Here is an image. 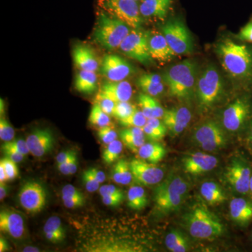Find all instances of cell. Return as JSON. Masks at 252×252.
Masks as SVG:
<instances>
[{"instance_id": "obj_1", "label": "cell", "mask_w": 252, "mask_h": 252, "mask_svg": "<svg viewBox=\"0 0 252 252\" xmlns=\"http://www.w3.org/2000/svg\"><path fill=\"white\" fill-rule=\"evenodd\" d=\"M215 52L230 77L240 82L252 81V46L223 39L217 43Z\"/></svg>"}, {"instance_id": "obj_2", "label": "cell", "mask_w": 252, "mask_h": 252, "mask_svg": "<svg viewBox=\"0 0 252 252\" xmlns=\"http://www.w3.org/2000/svg\"><path fill=\"white\" fill-rule=\"evenodd\" d=\"M199 73L197 63L187 59L169 67L162 78L172 97L190 100L195 95Z\"/></svg>"}, {"instance_id": "obj_3", "label": "cell", "mask_w": 252, "mask_h": 252, "mask_svg": "<svg viewBox=\"0 0 252 252\" xmlns=\"http://www.w3.org/2000/svg\"><path fill=\"white\" fill-rule=\"evenodd\" d=\"M190 190L189 181L180 175L170 174L158 184L154 191V201L158 211L163 214L177 211L185 203Z\"/></svg>"}, {"instance_id": "obj_4", "label": "cell", "mask_w": 252, "mask_h": 252, "mask_svg": "<svg viewBox=\"0 0 252 252\" xmlns=\"http://www.w3.org/2000/svg\"><path fill=\"white\" fill-rule=\"evenodd\" d=\"M184 224L194 238L211 240L218 238L224 232L220 218L208 208L197 205L190 209L183 218Z\"/></svg>"}, {"instance_id": "obj_5", "label": "cell", "mask_w": 252, "mask_h": 252, "mask_svg": "<svg viewBox=\"0 0 252 252\" xmlns=\"http://www.w3.org/2000/svg\"><path fill=\"white\" fill-rule=\"evenodd\" d=\"M224 93V83L220 71L213 64H209L199 73L195 97L202 110L211 109L220 102Z\"/></svg>"}, {"instance_id": "obj_6", "label": "cell", "mask_w": 252, "mask_h": 252, "mask_svg": "<svg viewBox=\"0 0 252 252\" xmlns=\"http://www.w3.org/2000/svg\"><path fill=\"white\" fill-rule=\"evenodd\" d=\"M131 30L126 23L102 11L94 26V41L104 49H115L119 48Z\"/></svg>"}, {"instance_id": "obj_7", "label": "cell", "mask_w": 252, "mask_h": 252, "mask_svg": "<svg viewBox=\"0 0 252 252\" xmlns=\"http://www.w3.org/2000/svg\"><path fill=\"white\" fill-rule=\"evenodd\" d=\"M160 32L176 54L189 55L193 52V36L182 18L177 16L167 20L160 26Z\"/></svg>"}, {"instance_id": "obj_8", "label": "cell", "mask_w": 252, "mask_h": 252, "mask_svg": "<svg viewBox=\"0 0 252 252\" xmlns=\"http://www.w3.org/2000/svg\"><path fill=\"white\" fill-rule=\"evenodd\" d=\"M99 6L104 12L126 23L131 29L142 28L144 18L140 4L134 0H99Z\"/></svg>"}, {"instance_id": "obj_9", "label": "cell", "mask_w": 252, "mask_h": 252, "mask_svg": "<svg viewBox=\"0 0 252 252\" xmlns=\"http://www.w3.org/2000/svg\"><path fill=\"white\" fill-rule=\"evenodd\" d=\"M149 35L150 31H144L142 28L132 29L119 49L127 57L144 65H150L154 63V60L149 53Z\"/></svg>"}, {"instance_id": "obj_10", "label": "cell", "mask_w": 252, "mask_h": 252, "mask_svg": "<svg viewBox=\"0 0 252 252\" xmlns=\"http://www.w3.org/2000/svg\"><path fill=\"white\" fill-rule=\"evenodd\" d=\"M192 140L206 152L219 150L227 143V137L223 127L219 123L211 120L203 123L195 129Z\"/></svg>"}, {"instance_id": "obj_11", "label": "cell", "mask_w": 252, "mask_h": 252, "mask_svg": "<svg viewBox=\"0 0 252 252\" xmlns=\"http://www.w3.org/2000/svg\"><path fill=\"white\" fill-rule=\"evenodd\" d=\"M21 206L31 214L39 213L44 210L47 203L45 187L36 181L30 180L21 186L18 193Z\"/></svg>"}, {"instance_id": "obj_12", "label": "cell", "mask_w": 252, "mask_h": 252, "mask_svg": "<svg viewBox=\"0 0 252 252\" xmlns=\"http://www.w3.org/2000/svg\"><path fill=\"white\" fill-rule=\"evenodd\" d=\"M251 177V168L248 162L240 158H233L225 172V178L232 188L243 195L250 192Z\"/></svg>"}, {"instance_id": "obj_13", "label": "cell", "mask_w": 252, "mask_h": 252, "mask_svg": "<svg viewBox=\"0 0 252 252\" xmlns=\"http://www.w3.org/2000/svg\"><path fill=\"white\" fill-rule=\"evenodd\" d=\"M250 113V104L248 99L247 97H239L223 112V127L230 132H237L246 122Z\"/></svg>"}, {"instance_id": "obj_14", "label": "cell", "mask_w": 252, "mask_h": 252, "mask_svg": "<svg viewBox=\"0 0 252 252\" xmlns=\"http://www.w3.org/2000/svg\"><path fill=\"white\" fill-rule=\"evenodd\" d=\"M99 70L109 81H119L130 77L134 68L128 61L119 55L108 54L104 56Z\"/></svg>"}, {"instance_id": "obj_15", "label": "cell", "mask_w": 252, "mask_h": 252, "mask_svg": "<svg viewBox=\"0 0 252 252\" xmlns=\"http://www.w3.org/2000/svg\"><path fill=\"white\" fill-rule=\"evenodd\" d=\"M130 167L133 180L139 185H157L163 180V170L155 164L143 159H132L130 162Z\"/></svg>"}, {"instance_id": "obj_16", "label": "cell", "mask_w": 252, "mask_h": 252, "mask_svg": "<svg viewBox=\"0 0 252 252\" xmlns=\"http://www.w3.org/2000/svg\"><path fill=\"white\" fill-rule=\"evenodd\" d=\"M32 155L36 158L44 157L54 148L55 137L48 127L36 128L26 139Z\"/></svg>"}, {"instance_id": "obj_17", "label": "cell", "mask_w": 252, "mask_h": 252, "mask_svg": "<svg viewBox=\"0 0 252 252\" xmlns=\"http://www.w3.org/2000/svg\"><path fill=\"white\" fill-rule=\"evenodd\" d=\"M219 160L214 156L203 152H195L186 156L182 160L184 170L193 175L210 172L218 165Z\"/></svg>"}, {"instance_id": "obj_18", "label": "cell", "mask_w": 252, "mask_h": 252, "mask_svg": "<svg viewBox=\"0 0 252 252\" xmlns=\"http://www.w3.org/2000/svg\"><path fill=\"white\" fill-rule=\"evenodd\" d=\"M133 94V89L128 81H108L103 83L99 88L97 97H106L116 103L129 102Z\"/></svg>"}, {"instance_id": "obj_19", "label": "cell", "mask_w": 252, "mask_h": 252, "mask_svg": "<svg viewBox=\"0 0 252 252\" xmlns=\"http://www.w3.org/2000/svg\"><path fill=\"white\" fill-rule=\"evenodd\" d=\"M191 120V112L187 107H175L165 111L162 122L172 135H178L185 131Z\"/></svg>"}, {"instance_id": "obj_20", "label": "cell", "mask_w": 252, "mask_h": 252, "mask_svg": "<svg viewBox=\"0 0 252 252\" xmlns=\"http://www.w3.org/2000/svg\"><path fill=\"white\" fill-rule=\"evenodd\" d=\"M149 48L152 59L159 63L170 62L177 56L161 32L150 31Z\"/></svg>"}, {"instance_id": "obj_21", "label": "cell", "mask_w": 252, "mask_h": 252, "mask_svg": "<svg viewBox=\"0 0 252 252\" xmlns=\"http://www.w3.org/2000/svg\"><path fill=\"white\" fill-rule=\"evenodd\" d=\"M0 230L14 239H21L25 235L24 220L20 214L9 210L0 212Z\"/></svg>"}, {"instance_id": "obj_22", "label": "cell", "mask_w": 252, "mask_h": 252, "mask_svg": "<svg viewBox=\"0 0 252 252\" xmlns=\"http://www.w3.org/2000/svg\"><path fill=\"white\" fill-rule=\"evenodd\" d=\"M74 64L81 70L96 72L99 69V63L94 50L86 44L74 46L72 51Z\"/></svg>"}, {"instance_id": "obj_23", "label": "cell", "mask_w": 252, "mask_h": 252, "mask_svg": "<svg viewBox=\"0 0 252 252\" xmlns=\"http://www.w3.org/2000/svg\"><path fill=\"white\" fill-rule=\"evenodd\" d=\"M230 215L232 220L240 225H245L252 220V201L244 198H235L230 201Z\"/></svg>"}, {"instance_id": "obj_24", "label": "cell", "mask_w": 252, "mask_h": 252, "mask_svg": "<svg viewBox=\"0 0 252 252\" xmlns=\"http://www.w3.org/2000/svg\"><path fill=\"white\" fill-rule=\"evenodd\" d=\"M171 3V0H142L140 4L141 14L145 18L164 19L166 17Z\"/></svg>"}, {"instance_id": "obj_25", "label": "cell", "mask_w": 252, "mask_h": 252, "mask_svg": "<svg viewBox=\"0 0 252 252\" xmlns=\"http://www.w3.org/2000/svg\"><path fill=\"white\" fill-rule=\"evenodd\" d=\"M165 84L162 76L157 73H145L137 79V85L142 92L153 97L164 92Z\"/></svg>"}, {"instance_id": "obj_26", "label": "cell", "mask_w": 252, "mask_h": 252, "mask_svg": "<svg viewBox=\"0 0 252 252\" xmlns=\"http://www.w3.org/2000/svg\"><path fill=\"white\" fill-rule=\"evenodd\" d=\"M119 137L125 147L137 154L145 141V134L142 127H126L120 131Z\"/></svg>"}, {"instance_id": "obj_27", "label": "cell", "mask_w": 252, "mask_h": 252, "mask_svg": "<svg viewBox=\"0 0 252 252\" xmlns=\"http://www.w3.org/2000/svg\"><path fill=\"white\" fill-rule=\"evenodd\" d=\"M138 103L141 111L147 119L152 118L160 119L163 117L165 111L155 97L143 93L138 96Z\"/></svg>"}, {"instance_id": "obj_28", "label": "cell", "mask_w": 252, "mask_h": 252, "mask_svg": "<svg viewBox=\"0 0 252 252\" xmlns=\"http://www.w3.org/2000/svg\"><path fill=\"white\" fill-rule=\"evenodd\" d=\"M74 87L81 94H94L97 89V77L95 72L80 70L76 77Z\"/></svg>"}, {"instance_id": "obj_29", "label": "cell", "mask_w": 252, "mask_h": 252, "mask_svg": "<svg viewBox=\"0 0 252 252\" xmlns=\"http://www.w3.org/2000/svg\"><path fill=\"white\" fill-rule=\"evenodd\" d=\"M200 194L210 205H217L226 200V195L220 185L215 182H204L200 187Z\"/></svg>"}, {"instance_id": "obj_30", "label": "cell", "mask_w": 252, "mask_h": 252, "mask_svg": "<svg viewBox=\"0 0 252 252\" xmlns=\"http://www.w3.org/2000/svg\"><path fill=\"white\" fill-rule=\"evenodd\" d=\"M46 238L52 243H59L65 239L66 232L59 217H50L44 226Z\"/></svg>"}, {"instance_id": "obj_31", "label": "cell", "mask_w": 252, "mask_h": 252, "mask_svg": "<svg viewBox=\"0 0 252 252\" xmlns=\"http://www.w3.org/2000/svg\"><path fill=\"white\" fill-rule=\"evenodd\" d=\"M140 158L151 163L157 164L161 161L166 154V150L162 144L157 142L144 143L139 149Z\"/></svg>"}, {"instance_id": "obj_32", "label": "cell", "mask_w": 252, "mask_h": 252, "mask_svg": "<svg viewBox=\"0 0 252 252\" xmlns=\"http://www.w3.org/2000/svg\"><path fill=\"white\" fill-rule=\"evenodd\" d=\"M112 180L119 185H127L133 180L132 172L130 167V162L125 159H119L113 166L112 175Z\"/></svg>"}, {"instance_id": "obj_33", "label": "cell", "mask_w": 252, "mask_h": 252, "mask_svg": "<svg viewBox=\"0 0 252 252\" xmlns=\"http://www.w3.org/2000/svg\"><path fill=\"white\" fill-rule=\"evenodd\" d=\"M165 245L172 252H185L189 251L188 238L179 230H172L165 237Z\"/></svg>"}, {"instance_id": "obj_34", "label": "cell", "mask_w": 252, "mask_h": 252, "mask_svg": "<svg viewBox=\"0 0 252 252\" xmlns=\"http://www.w3.org/2000/svg\"><path fill=\"white\" fill-rule=\"evenodd\" d=\"M148 204L147 194L140 185L132 186L127 192V205L133 210H142Z\"/></svg>"}, {"instance_id": "obj_35", "label": "cell", "mask_w": 252, "mask_h": 252, "mask_svg": "<svg viewBox=\"0 0 252 252\" xmlns=\"http://www.w3.org/2000/svg\"><path fill=\"white\" fill-rule=\"evenodd\" d=\"M123 145L122 141L116 140L107 144L102 152V160L105 163L111 165L117 162L122 153Z\"/></svg>"}, {"instance_id": "obj_36", "label": "cell", "mask_w": 252, "mask_h": 252, "mask_svg": "<svg viewBox=\"0 0 252 252\" xmlns=\"http://www.w3.org/2000/svg\"><path fill=\"white\" fill-rule=\"evenodd\" d=\"M89 122L92 125L102 127L110 125L111 119L109 115L101 109L99 104L94 102L91 110Z\"/></svg>"}, {"instance_id": "obj_37", "label": "cell", "mask_w": 252, "mask_h": 252, "mask_svg": "<svg viewBox=\"0 0 252 252\" xmlns=\"http://www.w3.org/2000/svg\"><path fill=\"white\" fill-rule=\"evenodd\" d=\"M147 120L148 119L144 116L143 112L137 109L129 117L119 122L121 125L126 127H143L147 124Z\"/></svg>"}, {"instance_id": "obj_38", "label": "cell", "mask_w": 252, "mask_h": 252, "mask_svg": "<svg viewBox=\"0 0 252 252\" xmlns=\"http://www.w3.org/2000/svg\"><path fill=\"white\" fill-rule=\"evenodd\" d=\"M137 109L135 106L129 102H118L113 110V117L120 121L126 119L132 114Z\"/></svg>"}, {"instance_id": "obj_39", "label": "cell", "mask_w": 252, "mask_h": 252, "mask_svg": "<svg viewBox=\"0 0 252 252\" xmlns=\"http://www.w3.org/2000/svg\"><path fill=\"white\" fill-rule=\"evenodd\" d=\"M78 165H79V161H78L77 153L65 162L57 164V168L63 175H72L77 172Z\"/></svg>"}, {"instance_id": "obj_40", "label": "cell", "mask_w": 252, "mask_h": 252, "mask_svg": "<svg viewBox=\"0 0 252 252\" xmlns=\"http://www.w3.org/2000/svg\"><path fill=\"white\" fill-rule=\"evenodd\" d=\"M81 180H82L83 184L88 191L90 193L97 191L100 188V183L94 177V174L91 172V169L84 170L81 175Z\"/></svg>"}, {"instance_id": "obj_41", "label": "cell", "mask_w": 252, "mask_h": 252, "mask_svg": "<svg viewBox=\"0 0 252 252\" xmlns=\"http://www.w3.org/2000/svg\"><path fill=\"white\" fill-rule=\"evenodd\" d=\"M0 164H1L4 167L9 182L17 178L19 175V170H18L17 163L16 162L13 161L9 158L5 157L1 159Z\"/></svg>"}, {"instance_id": "obj_42", "label": "cell", "mask_w": 252, "mask_h": 252, "mask_svg": "<svg viewBox=\"0 0 252 252\" xmlns=\"http://www.w3.org/2000/svg\"><path fill=\"white\" fill-rule=\"evenodd\" d=\"M15 130L12 126L4 117L0 119V139L3 142L14 140Z\"/></svg>"}, {"instance_id": "obj_43", "label": "cell", "mask_w": 252, "mask_h": 252, "mask_svg": "<svg viewBox=\"0 0 252 252\" xmlns=\"http://www.w3.org/2000/svg\"><path fill=\"white\" fill-rule=\"evenodd\" d=\"M97 135L99 140L105 144H108L113 141L117 140L118 137L117 132L109 126L99 127Z\"/></svg>"}, {"instance_id": "obj_44", "label": "cell", "mask_w": 252, "mask_h": 252, "mask_svg": "<svg viewBox=\"0 0 252 252\" xmlns=\"http://www.w3.org/2000/svg\"><path fill=\"white\" fill-rule=\"evenodd\" d=\"M1 147L14 149L20 153L24 154L25 156L31 153L26 140H23L22 139H16V140L14 139L9 142H4V143L1 144Z\"/></svg>"}, {"instance_id": "obj_45", "label": "cell", "mask_w": 252, "mask_h": 252, "mask_svg": "<svg viewBox=\"0 0 252 252\" xmlns=\"http://www.w3.org/2000/svg\"><path fill=\"white\" fill-rule=\"evenodd\" d=\"M85 199V196H62L63 204L68 209H77L84 206Z\"/></svg>"}, {"instance_id": "obj_46", "label": "cell", "mask_w": 252, "mask_h": 252, "mask_svg": "<svg viewBox=\"0 0 252 252\" xmlns=\"http://www.w3.org/2000/svg\"><path fill=\"white\" fill-rule=\"evenodd\" d=\"M142 128H143L146 137L150 140L154 141V142L161 140L166 135V132L154 128V127L147 125V124H146Z\"/></svg>"}, {"instance_id": "obj_47", "label": "cell", "mask_w": 252, "mask_h": 252, "mask_svg": "<svg viewBox=\"0 0 252 252\" xmlns=\"http://www.w3.org/2000/svg\"><path fill=\"white\" fill-rule=\"evenodd\" d=\"M236 37L239 40L252 44V17L250 18L248 23L241 28Z\"/></svg>"}, {"instance_id": "obj_48", "label": "cell", "mask_w": 252, "mask_h": 252, "mask_svg": "<svg viewBox=\"0 0 252 252\" xmlns=\"http://www.w3.org/2000/svg\"><path fill=\"white\" fill-rule=\"evenodd\" d=\"M95 103L99 104L101 109L104 111L106 114L109 116L112 115L113 110L115 107L116 102L111 100L110 99L106 98V97H95Z\"/></svg>"}, {"instance_id": "obj_49", "label": "cell", "mask_w": 252, "mask_h": 252, "mask_svg": "<svg viewBox=\"0 0 252 252\" xmlns=\"http://www.w3.org/2000/svg\"><path fill=\"white\" fill-rule=\"evenodd\" d=\"M101 197L104 195H117V196H124V191L116 186L108 185L100 187L99 189Z\"/></svg>"}, {"instance_id": "obj_50", "label": "cell", "mask_w": 252, "mask_h": 252, "mask_svg": "<svg viewBox=\"0 0 252 252\" xmlns=\"http://www.w3.org/2000/svg\"><path fill=\"white\" fill-rule=\"evenodd\" d=\"M1 151L4 154L5 157L9 158L12 160L13 161L16 162V163L18 162H22L23 159H24V154L20 153L17 151L14 150V149L8 148V147H1Z\"/></svg>"}, {"instance_id": "obj_51", "label": "cell", "mask_w": 252, "mask_h": 252, "mask_svg": "<svg viewBox=\"0 0 252 252\" xmlns=\"http://www.w3.org/2000/svg\"><path fill=\"white\" fill-rule=\"evenodd\" d=\"M124 196L117 195H104L102 196V201L104 205L109 207H117L124 201Z\"/></svg>"}, {"instance_id": "obj_52", "label": "cell", "mask_w": 252, "mask_h": 252, "mask_svg": "<svg viewBox=\"0 0 252 252\" xmlns=\"http://www.w3.org/2000/svg\"><path fill=\"white\" fill-rule=\"evenodd\" d=\"M62 196L84 197V195L79 189L73 185H67L63 187Z\"/></svg>"}, {"instance_id": "obj_53", "label": "cell", "mask_w": 252, "mask_h": 252, "mask_svg": "<svg viewBox=\"0 0 252 252\" xmlns=\"http://www.w3.org/2000/svg\"><path fill=\"white\" fill-rule=\"evenodd\" d=\"M76 154H77V152L73 150V149H69V150L61 152V153L58 154L57 157L56 158V162H57V164H59L65 162L66 160L70 158L71 157H72Z\"/></svg>"}, {"instance_id": "obj_54", "label": "cell", "mask_w": 252, "mask_h": 252, "mask_svg": "<svg viewBox=\"0 0 252 252\" xmlns=\"http://www.w3.org/2000/svg\"><path fill=\"white\" fill-rule=\"evenodd\" d=\"M91 172H93L94 177L97 179L99 183H103L104 181L106 180V175L104 172L102 170H99V169L96 168V167H91Z\"/></svg>"}, {"instance_id": "obj_55", "label": "cell", "mask_w": 252, "mask_h": 252, "mask_svg": "<svg viewBox=\"0 0 252 252\" xmlns=\"http://www.w3.org/2000/svg\"><path fill=\"white\" fill-rule=\"evenodd\" d=\"M10 249H11V248H10V245L9 243H8V242L6 241L4 238L1 237V238H0V252H7L10 250Z\"/></svg>"}, {"instance_id": "obj_56", "label": "cell", "mask_w": 252, "mask_h": 252, "mask_svg": "<svg viewBox=\"0 0 252 252\" xmlns=\"http://www.w3.org/2000/svg\"><path fill=\"white\" fill-rule=\"evenodd\" d=\"M7 193V186L5 185V183H0V199H1V200H3L6 198Z\"/></svg>"}, {"instance_id": "obj_57", "label": "cell", "mask_w": 252, "mask_h": 252, "mask_svg": "<svg viewBox=\"0 0 252 252\" xmlns=\"http://www.w3.org/2000/svg\"><path fill=\"white\" fill-rule=\"evenodd\" d=\"M9 182L8 181L7 175L3 165L0 164V183H5V182Z\"/></svg>"}, {"instance_id": "obj_58", "label": "cell", "mask_w": 252, "mask_h": 252, "mask_svg": "<svg viewBox=\"0 0 252 252\" xmlns=\"http://www.w3.org/2000/svg\"><path fill=\"white\" fill-rule=\"evenodd\" d=\"M0 114L1 116L4 115V102L2 98L0 99Z\"/></svg>"}, {"instance_id": "obj_59", "label": "cell", "mask_w": 252, "mask_h": 252, "mask_svg": "<svg viewBox=\"0 0 252 252\" xmlns=\"http://www.w3.org/2000/svg\"><path fill=\"white\" fill-rule=\"evenodd\" d=\"M24 252H39L37 248H27L24 249Z\"/></svg>"}, {"instance_id": "obj_60", "label": "cell", "mask_w": 252, "mask_h": 252, "mask_svg": "<svg viewBox=\"0 0 252 252\" xmlns=\"http://www.w3.org/2000/svg\"><path fill=\"white\" fill-rule=\"evenodd\" d=\"M249 139H250V143L252 146V122L251 124V127H250V135H249Z\"/></svg>"}, {"instance_id": "obj_61", "label": "cell", "mask_w": 252, "mask_h": 252, "mask_svg": "<svg viewBox=\"0 0 252 252\" xmlns=\"http://www.w3.org/2000/svg\"><path fill=\"white\" fill-rule=\"evenodd\" d=\"M250 191L252 193V175L251 177V180H250Z\"/></svg>"}, {"instance_id": "obj_62", "label": "cell", "mask_w": 252, "mask_h": 252, "mask_svg": "<svg viewBox=\"0 0 252 252\" xmlns=\"http://www.w3.org/2000/svg\"><path fill=\"white\" fill-rule=\"evenodd\" d=\"M134 1H142V0H134Z\"/></svg>"}]
</instances>
